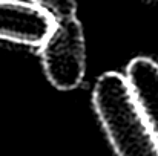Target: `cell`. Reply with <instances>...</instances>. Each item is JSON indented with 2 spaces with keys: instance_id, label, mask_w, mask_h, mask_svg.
<instances>
[{
  "instance_id": "obj_1",
  "label": "cell",
  "mask_w": 158,
  "mask_h": 156,
  "mask_svg": "<svg viewBox=\"0 0 158 156\" xmlns=\"http://www.w3.org/2000/svg\"><path fill=\"white\" fill-rule=\"evenodd\" d=\"M92 101L117 156H158L157 141L124 75H102Z\"/></svg>"
},
{
  "instance_id": "obj_2",
  "label": "cell",
  "mask_w": 158,
  "mask_h": 156,
  "mask_svg": "<svg viewBox=\"0 0 158 156\" xmlns=\"http://www.w3.org/2000/svg\"><path fill=\"white\" fill-rule=\"evenodd\" d=\"M45 74L55 89L72 90L80 86L86 70V49L81 23L75 15L57 18L40 46Z\"/></svg>"
},
{
  "instance_id": "obj_3",
  "label": "cell",
  "mask_w": 158,
  "mask_h": 156,
  "mask_svg": "<svg viewBox=\"0 0 158 156\" xmlns=\"http://www.w3.org/2000/svg\"><path fill=\"white\" fill-rule=\"evenodd\" d=\"M54 22L52 15L32 0H0V40L40 48Z\"/></svg>"
},
{
  "instance_id": "obj_4",
  "label": "cell",
  "mask_w": 158,
  "mask_h": 156,
  "mask_svg": "<svg viewBox=\"0 0 158 156\" xmlns=\"http://www.w3.org/2000/svg\"><path fill=\"white\" fill-rule=\"evenodd\" d=\"M124 77L158 146V63L149 57H137L129 63Z\"/></svg>"
},
{
  "instance_id": "obj_5",
  "label": "cell",
  "mask_w": 158,
  "mask_h": 156,
  "mask_svg": "<svg viewBox=\"0 0 158 156\" xmlns=\"http://www.w3.org/2000/svg\"><path fill=\"white\" fill-rule=\"evenodd\" d=\"M40 8L48 11L54 18H63L75 15L77 11V2L75 0H32Z\"/></svg>"
}]
</instances>
